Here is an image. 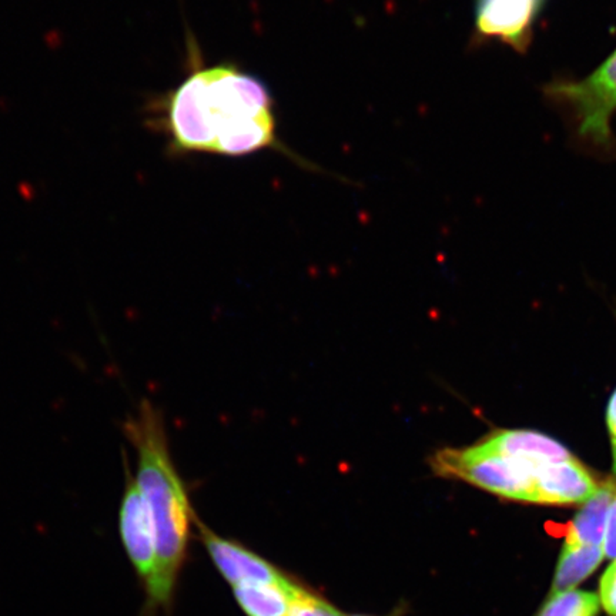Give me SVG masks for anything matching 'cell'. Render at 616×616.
Segmentation results:
<instances>
[{"label":"cell","instance_id":"6da1fadb","mask_svg":"<svg viewBox=\"0 0 616 616\" xmlns=\"http://www.w3.org/2000/svg\"><path fill=\"white\" fill-rule=\"evenodd\" d=\"M187 46V76L143 106V124L164 137L167 155L237 157L266 149L287 153L277 137L268 87L231 63L203 66L197 44Z\"/></svg>","mask_w":616,"mask_h":616},{"label":"cell","instance_id":"7a4b0ae2","mask_svg":"<svg viewBox=\"0 0 616 616\" xmlns=\"http://www.w3.org/2000/svg\"><path fill=\"white\" fill-rule=\"evenodd\" d=\"M124 437L137 454L136 483L149 506L156 534V572L146 588L143 616L173 606L197 515L173 461L162 411L149 400L123 424Z\"/></svg>","mask_w":616,"mask_h":616},{"label":"cell","instance_id":"3957f363","mask_svg":"<svg viewBox=\"0 0 616 616\" xmlns=\"http://www.w3.org/2000/svg\"><path fill=\"white\" fill-rule=\"evenodd\" d=\"M546 102L571 126L582 149L608 159L616 153V49L582 79H555L542 87Z\"/></svg>","mask_w":616,"mask_h":616},{"label":"cell","instance_id":"277c9868","mask_svg":"<svg viewBox=\"0 0 616 616\" xmlns=\"http://www.w3.org/2000/svg\"><path fill=\"white\" fill-rule=\"evenodd\" d=\"M428 465L437 477L458 480L511 501L534 504V464L511 459L480 443L437 450Z\"/></svg>","mask_w":616,"mask_h":616},{"label":"cell","instance_id":"5b68a950","mask_svg":"<svg viewBox=\"0 0 616 616\" xmlns=\"http://www.w3.org/2000/svg\"><path fill=\"white\" fill-rule=\"evenodd\" d=\"M548 0H476L473 39L498 41L525 53L534 39L535 25Z\"/></svg>","mask_w":616,"mask_h":616},{"label":"cell","instance_id":"8992f818","mask_svg":"<svg viewBox=\"0 0 616 616\" xmlns=\"http://www.w3.org/2000/svg\"><path fill=\"white\" fill-rule=\"evenodd\" d=\"M123 468L124 490L119 506V534L136 575L146 589L156 572V534L149 506L131 476L126 455H123Z\"/></svg>","mask_w":616,"mask_h":616},{"label":"cell","instance_id":"52a82bcc","mask_svg":"<svg viewBox=\"0 0 616 616\" xmlns=\"http://www.w3.org/2000/svg\"><path fill=\"white\" fill-rule=\"evenodd\" d=\"M196 527L217 571L232 588L251 584L282 582L290 578L287 574L278 570L274 563L239 542L217 535L199 518L196 519Z\"/></svg>","mask_w":616,"mask_h":616},{"label":"cell","instance_id":"ba28073f","mask_svg":"<svg viewBox=\"0 0 616 616\" xmlns=\"http://www.w3.org/2000/svg\"><path fill=\"white\" fill-rule=\"evenodd\" d=\"M598 488L592 473L574 457L538 464L534 468V504H584Z\"/></svg>","mask_w":616,"mask_h":616},{"label":"cell","instance_id":"9c48e42d","mask_svg":"<svg viewBox=\"0 0 616 616\" xmlns=\"http://www.w3.org/2000/svg\"><path fill=\"white\" fill-rule=\"evenodd\" d=\"M490 451L511 459L530 462L534 465L571 458L572 454L561 443L535 431L504 430L480 443Z\"/></svg>","mask_w":616,"mask_h":616},{"label":"cell","instance_id":"30bf717a","mask_svg":"<svg viewBox=\"0 0 616 616\" xmlns=\"http://www.w3.org/2000/svg\"><path fill=\"white\" fill-rule=\"evenodd\" d=\"M301 584L289 578L274 584L234 586V598L247 616H289Z\"/></svg>","mask_w":616,"mask_h":616},{"label":"cell","instance_id":"8fae6325","mask_svg":"<svg viewBox=\"0 0 616 616\" xmlns=\"http://www.w3.org/2000/svg\"><path fill=\"white\" fill-rule=\"evenodd\" d=\"M616 492L613 483L599 485L598 491L584 502L571 520L565 542L602 546L606 532L609 508Z\"/></svg>","mask_w":616,"mask_h":616},{"label":"cell","instance_id":"7c38bea8","mask_svg":"<svg viewBox=\"0 0 616 616\" xmlns=\"http://www.w3.org/2000/svg\"><path fill=\"white\" fill-rule=\"evenodd\" d=\"M605 558L602 546L565 542L559 553L551 594L575 589Z\"/></svg>","mask_w":616,"mask_h":616},{"label":"cell","instance_id":"4fadbf2b","mask_svg":"<svg viewBox=\"0 0 616 616\" xmlns=\"http://www.w3.org/2000/svg\"><path fill=\"white\" fill-rule=\"evenodd\" d=\"M599 608L596 594L575 588L551 594L538 616H598Z\"/></svg>","mask_w":616,"mask_h":616},{"label":"cell","instance_id":"5bb4252c","mask_svg":"<svg viewBox=\"0 0 616 616\" xmlns=\"http://www.w3.org/2000/svg\"><path fill=\"white\" fill-rule=\"evenodd\" d=\"M289 616H346L321 595L300 585Z\"/></svg>","mask_w":616,"mask_h":616},{"label":"cell","instance_id":"9a60e30c","mask_svg":"<svg viewBox=\"0 0 616 616\" xmlns=\"http://www.w3.org/2000/svg\"><path fill=\"white\" fill-rule=\"evenodd\" d=\"M599 602L609 616H616V559L610 562L599 582Z\"/></svg>","mask_w":616,"mask_h":616},{"label":"cell","instance_id":"2e32d148","mask_svg":"<svg viewBox=\"0 0 616 616\" xmlns=\"http://www.w3.org/2000/svg\"><path fill=\"white\" fill-rule=\"evenodd\" d=\"M603 553L605 558L609 559H616V492L613 495L610 508H609V516H608V524H606V532H605V539H603Z\"/></svg>","mask_w":616,"mask_h":616},{"label":"cell","instance_id":"e0dca14e","mask_svg":"<svg viewBox=\"0 0 616 616\" xmlns=\"http://www.w3.org/2000/svg\"><path fill=\"white\" fill-rule=\"evenodd\" d=\"M606 425L610 438V448H612V459H613V471L616 472V390L609 398L608 408H606Z\"/></svg>","mask_w":616,"mask_h":616},{"label":"cell","instance_id":"ac0fdd59","mask_svg":"<svg viewBox=\"0 0 616 616\" xmlns=\"http://www.w3.org/2000/svg\"><path fill=\"white\" fill-rule=\"evenodd\" d=\"M346 616H369V615H346Z\"/></svg>","mask_w":616,"mask_h":616}]
</instances>
